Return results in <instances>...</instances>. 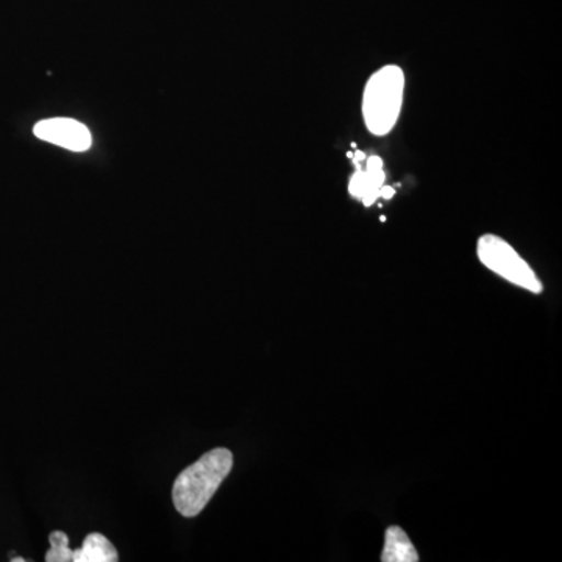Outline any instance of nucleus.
Returning <instances> with one entry per match:
<instances>
[{
	"instance_id": "obj_1",
	"label": "nucleus",
	"mask_w": 562,
	"mask_h": 562,
	"mask_svg": "<svg viewBox=\"0 0 562 562\" xmlns=\"http://www.w3.org/2000/svg\"><path fill=\"white\" fill-rule=\"evenodd\" d=\"M232 469L233 453L224 447L211 450L184 469L173 483L172 501L177 512L188 519L198 517Z\"/></svg>"
},
{
	"instance_id": "obj_2",
	"label": "nucleus",
	"mask_w": 562,
	"mask_h": 562,
	"mask_svg": "<svg viewBox=\"0 0 562 562\" xmlns=\"http://www.w3.org/2000/svg\"><path fill=\"white\" fill-rule=\"evenodd\" d=\"M405 72L401 66L386 65L369 77L362 94V120L375 136L394 131L401 117L405 95Z\"/></svg>"
},
{
	"instance_id": "obj_3",
	"label": "nucleus",
	"mask_w": 562,
	"mask_h": 562,
	"mask_svg": "<svg viewBox=\"0 0 562 562\" xmlns=\"http://www.w3.org/2000/svg\"><path fill=\"white\" fill-rule=\"evenodd\" d=\"M476 255L483 266L497 273L503 280L522 288L532 294H541L542 281L538 279L531 266L514 250V247L497 235H483L476 244Z\"/></svg>"
},
{
	"instance_id": "obj_4",
	"label": "nucleus",
	"mask_w": 562,
	"mask_h": 562,
	"mask_svg": "<svg viewBox=\"0 0 562 562\" xmlns=\"http://www.w3.org/2000/svg\"><path fill=\"white\" fill-rule=\"evenodd\" d=\"M33 133L41 140L72 151H85L92 146L91 132L88 131L87 125L69 117L41 121L33 128Z\"/></svg>"
},
{
	"instance_id": "obj_5",
	"label": "nucleus",
	"mask_w": 562,
	"mask_h": 562,
	"mask_svg": "<svg viewBox=\"0 0 562 562\" xmlns=\"http://www.w3.org/2000/svg\"><path fill=\"white\" fill-rule=\"evenodd\" d=\"M364 168L357 169L349 181V194L364 203V206H372L380 199V188L386 181L384 162L379 155L366 158Z\"/></svg>"
},
{
	"instance_id": "obj_6",
	"label": "nucleus",
	"mask_w": 562,
	"mask_h": 562,
	"mask_svg": "<svg viewBox=\"0 0 562 562\" xmlns=\"http://www.w3.org/2000/svg\"><path fill=\"white\" fill-rule=\"evenodd\" d=\"M383 562H417L420 561L416 547L409 536L401 527H390L384 535Z\"/></svg>"
},
{
	"instance_id": "obj_7",
	"label": "nucleus",
	"mask_w": 562,
	"mask_h": 562,
	"mask_svg": "<svg viewBox=\"0 0 562 562\" xmlns=\"http://www.w3.org/2000/svg\"><path fill=\"white\" fill-rule=\"evenodd\" d=\"M74 562H117L120 554L113 543L101 532H90L83 546L72 553Z\"/></svg>"
},
{
	"instance_id": "obj_8",
	"label": "nucleus",
	"mask_w": 562,
	"mask_h": 562,
	"mask_svg": "<svg viewBox=\"0 0 562 562\" xmlns=\"http://www.w3.org/2000/svg\"><path fill=\"white\" fill-rule=\"evenodd\" d=\"M50 550L46 553L47 562H70L74 550L69 549V538L65 531H52L49 536Z\"/></svg>"
},
{
	"instance_id": "obj_9",
	"label": "nucleus",
	"mask_w": 562,
	"mask_h": 562,
	"mask_svg": "<svg viewBox=\"0 0 562 562\" xmlns=\"http://www.w3.org/2000/svg\"><path fill=\"white\" fill-rule=\"evenodd\" d=\"M366 158H368V157H366L364 151H361V150L353 151V157H351V160H353L355 169L362 168V161H366Z\"/></svg>"
},
{
	"instance_id": "obj_10",
	"label": "nucleus",
	"mask_w": 562,
	"mask_h": 562,
	"mask_svg": "<svg viewBox=\"0 0 562 562\" xmlns=\"http://www.w3.org/2000/svg\"><path fill=\"white\" fill-rule=\"evenodd\" d=\"M395 195V190L392 187H386V184H383L382 188H380V198H383L384 201H391L392 198Z\"/></svg>"
}]
</instances>
